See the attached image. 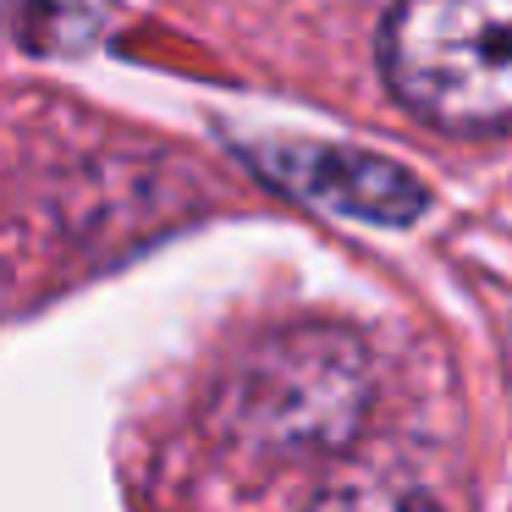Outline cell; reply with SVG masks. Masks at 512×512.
Segmentation results:
<instances>
[{"label": "cell", "instance_id": "obj_1", "mask_svg": "<svg viewBox=\"0 0 512 512\" xmlns=\"http://www.w3.org/2000/svg\"><path fill=\"white\" fill-rule=\"evenodd\" d=\"M369 408H375L369 347L331 320L265 336L221 386L226 435L281 463L347 452Z\"/></svg>", "mask_w": 512, "mask_h": 512}, {"label": "cell", "instance_id": "obj_2", "mask_svg": "<svg viewBox=\"0 0 512 512\" xmlns=\"http://www.w3.org/2000/svg\"><path fill=\"white\" fill-rule=\"evenodd\" d=\"M380 72L435 133H512V0H391Z\"/></svg>", "mask_w": 512, "mask_h": 512}, {"label": "cell", "instance_id": "obj_3", "mask_svg": "<svg viewBox=\"0 0 512 512\" xmlns=\"http://www.w3.org/2000/svg\"><path fill=\"white\" fill-rule=\"evenodd\" d=\"M254 166L276 188H287L292 199L375 226H408L430 204V193L413 171L347 144H270L254 149Z\"/></svg>", "mask_w": 512, "mask_h": 512}, {"label": "cell", "instance_id": "obj_4", "mask_svg": "<svg viewBox=\"0 0 512 512\" xmlns=\"http://www.w3.org/2000/svg\"><path fill=\"white\" fill-rule=\"evenodd\" d=\"M320 512H435V507L408 479H347L342 490H331V501Z\"/></svg>", "mask_w": 512, "mask_h": 512}]
</instances>
